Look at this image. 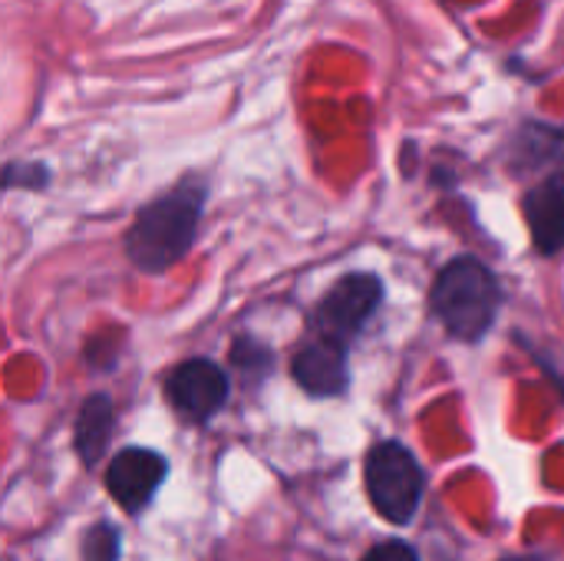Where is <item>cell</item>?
Instances as JSON below:
<instances>
[{
  "label": "cell",
  "mask_w": 564,
  "mask_h": 561,
  "mask_svg": "<svg viewBox=\"0 0 564 561\" xmlns=\"http://www.w3.org/2000/svg\"><path fill=\"white\" fill-rule=\"evenodd\" d=\"M205 198H208L205 182L198 175H188L175 188H169L162 198L149 202L135 215L126 235L129 261L145 274H162L175 268L192 251Z\"/></svg>",
  "instance_id": "cell-1"
},
{
  "label": "cell",
  "mask_w": 564,
  "mask_h": 561,
  "mask_svg": "<svg viewBox=\"0 0 564 561\" xmlns=\"http://www.w3.org/2000/svg\"><path fill=\"white\" fill-rule=\"evenodd\" d=\"M433 311L456 341H479L496 324L502 291L496 274L473 255L453 258L433 284Z\"/></svg>",
  "instance_id": "cell-2"
},
{
  "label": "cell",
  "mask_w": 564,
  "mask_h": 561,
  "mask_svg": "<svg viewBox=\"0 0 564 561\" xmlns=\"http://www.w3.org/2000/svg\"><path fill=\"white\" fill-rule=\"evenodd\" d=\"M423 470L416 456L400 443H380L367 456V493L373 509L393 522L406 526L423 503Z\"/></svg>",
  "instance_id": "cell-3"
},
{
  "label": "cell",
  "mask_w": 564,
  "mask_h": 561,
  "mask_svg": "<svg viewBox=\"0 0 564 561\" xmlns=\"http://www.w3.org/2000/svg\"><path fill=\"white\" fill-rule=\"evenodd\" d=\"M380 301H383V281L377 274L354 271V274L340 278L324 294V301L317 304L314 324L321 334L350 344L367 327V321L377 314Z\"/></svg>",
  "instance_id": "cell-4"
},
{
  "label": "cell",
  "mask_w": 564,
  "mask_h": 561,
  "mask_svg": "<svg viewBox=\"0 0 564 561\" xmlns=\"http://www.w3.org/2000/svg\"><path fill=\"white\" fill-rule=\"evenodd\" d=\"M165 393H169V403L192 423H205L212 420L225 400H228V374L205 360V357H195V360H185L178 364L169 380H165Z\"/></svg>",
  "instance_id": "cell-5"
},
{
  "label": "cell",
  "mask_w": 564,
  "mask_h": 561,
  "mask_svg": "<svg viewBox=\"0 0 564 561\" xmlns=\"http://www.w3.org/2000/svg\"><path fill=\"white\" fill-rule=\"evenodd\" d=\"M165 473H169V466L159 453L132 446V450H122L119 456H112V463L106 470V486L126 513H139L149 506V499L155 496Z\"/></svg>",
  "instance_id": "cell-6"
},
{
  "label": "cell",
  "mask_w": 564,
  "mask_h": 561,
  "mask_svg": "<svg viewBox=\"0 0 564 561\" xmlns=\"http://www.w3.org/2000/svg\"><path fill=\"white\" fill-rule=\"evenodd\" d=\"M294 380L311 397H340L347 390V344L337 337L321 334L317 341L304 344L291 360Z\"/></svg>",
  "instance_id": "cell-7"
},
{
  "label": "cell",
  "mask_w": 564,
  "mask_h": 561,
  "mask_svg": "<svg viewBox=\"0 0 564 561\" xmlns=\"http://www.w3.org/2000/svg\"><path fill=\"white\" fill-rule=\"evenodd\" d=\"M525 222L542 255L564 251V172H552L525 195Z\"/></svg>",
  "instance_id": "cell-8"
},
{
  "label": "cell",
  "mask_w": 564,
  "mask_h": 561,
  "mask_svg": "<svg viewBox=\"0 0 564 561\" xmlns=\"http://www.w3.org/2000/svg\"><path fill=\"white\" fill-rule=\"evenodd\" d=\"M112 436V400L106 393H93L76 417V453L86 466H96Z\"/></svg>",
  "instance_id": "cell-9"
},
{
  "label": "cell",
  "mask_w": 564,
  "mask_h": 561,
  "mask_svg": "<svg viewBox=\"0 0 564 561\" xmlns=\"http://www.w3.org/2000/svg\"><path fill=\"white\" fill-rule=\"evenodd\" d=\"M564 155V129H552V126H525L516 139V162L519 169H539L549 165Z\"/></svg>",
  "instance_id": "cell-10"
},
{
  "label": "cell",
  "mask_w": 564,
  "mask_h": 561,
  "mask_svg": "<svg viewBox=\"0 0 564 561\" xmlns=\"http://www.w3.org/2000/svg\"><path fill=\"white\" fill-rule=\"evenodd\" d=\"M83 561H119V532L116 526H93L83 539Z\"/></svg>",
  "instance_id": "cell-11"
},
{
  "label": "cell",
  "mask_w": 564,
  "mask_h": 561,
  "mask_svg": "<svg viewBox=\"0 0 564 561\" xmlns=\"http://www.w3.org/2000/svg\"><path fill=\"white\" fill-rule=\"evenodd\" d=\"M231 360L238 364V370H245L248 377H261V374H268L271 370V350L264 347V344H258V341H251V337H238L235 341V347H231Z\"/></svg>",
  "instance_id": "cell-12"
},
{
  "label": "cell",
  "mask_w": 564,
  "mask_h": 561,
  "mask_svg": "<svg viewBox=\"0 0 564 561\" xmlns=\"http://www.w3.org/2000/svg\"><path fill=\"white\" fill-rule=\"evenodd\" d=\"M50 182V169L43 162H7L3 169V188H30L40 192Z\"/></svg>",
  "instance_id": "cell-13"
},
{
  "label": "cell",
  "mask_w": 564,
  "mask_h": 561,
  "mask_svg": "<svg viewBox=\"0 0 564 561\" xmlns=\"http://www.w3.org/2000/svg\"><path fill=\"white\" fill-rule=\"evenodd\" d=\"M364 561H420L416 559V552L406 546V542H383V546H377L370 555Z\"/></svg>",
  "instance_id": "cell-14"
},
{
  "label": "cell",
  "mask_w": 564,
  "mask_h": 561,
  "mask_svg": "<svg viewBox=\"0 0 564 561\" xmlns=\"http://www.w3.org/2000/svg\"><path fill=\"white\" fill-rule=\"evenodd\" d=\"M506 561H545V559H539V555H519V559H506Z\"/></svg>",
  "instance_id": "cell-15"
},
{
  "label": "cell",
  "mask_w": 564,
  "mask_h": 561,
  "mask_svg": "<svg viewBox=\"0 0 564 561\" xmlns=\"http://www.w3.org/2000/svg\"><path fill=\"white\" fill-rule=\"evenodd\" d=\"M555 384H558V390H562V397H564V377H555Z\"/></svg>",
  "instance_id": "cell-16"
}]
</instances>
